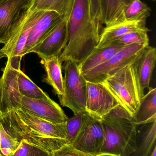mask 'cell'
<instances>
[{
	"label": "cell",
	"instance_id": "836d02e7",
	"mask_svg": "<svg viewBox=\"0 0 156 156\" xmlns=\"http://www.w3.org/2000/svg\"><path fill=\"white\" fill-rule=\"evenodd\" d=\"M2 112L0 111V120H1V118H2Z\"/></svg>",
	"mask_w": 156,
	"mask_h": 156
},
{
	"label": "cell",
	"instance_id": "f546056e",
	"mask_svg": "<svg viewBox=\"0 0 156 156\" xmlns=\"http://www.w3.org/2000/svg\"><path fill=\"white\" fill-rule=\"evenodd\" d=\"M20 144L17 150L11 156H29L32 146L24 140L20 141Z\"/></svg>",
	"mask_w": 156,
	"mask_h": 156
},
{
	"label": "cell",
	"instance_id": "5bb4252c",
	"mask_svg": "<svg viewBox=\"0 0 156 156\" xmlns=\"http://www.w3.org/2000/svg\"><path fill=\"white\" fill-rule=\"evenodd\" d=\"M68 42V19H64L32 51L42 59L59 57Z\"/></svg>",
	"mask_w": 156,
	"mask_h": 156
},
{
	"label": "cell",
	"instance_id": "8fae6325",
	"mask_svg": "<svg viewBox=\"0 0 156 156\" xmlns=\"http://www.w3.org/2000/svg\"><path fill=\"white\" fill-rule=\"evenodd\" d=\"M34 23L30 29L23 56L32 53L33 48L64 19L55 11L35 10Z\"/></svg>",
	"mask_w": 156,
	"mask_h": 156
},
{
	"label": "cell",
	"instance_id": "83f0119b",
	"mask_svg": "<svg viewBox=\"0 0 156 156\" xmlns=\"http://www.w3.org/2000/svg\"><path fill=\"white\" fill-rule=\"evenodd\" d=\"M51 156H93L81 152L70 144H66L53 152Z\"/></svg>",
	"mask_w": 156,
	"mask_h": 156
},
{
	"label": "cell",
	"instance_id": "e575fe53",
	"mask_svg": "<svg viewBox=\"0 0 156 156\" xmlns=\"http://www.w3.org/2000/svg\"><path fill=\"white\" fill-rule=\"evenodd\" d=\"M151 1H155V0H151Z\"/></svg>",
	"mask_w": 156,
	"mask_h": 156
},
{
	"label": "cell",
	"instance_id": "7c38bea8",
	"mask_svg": "<svg viewBox=\"0 0 156 156\" xmlns=\"http://www.w3.org/2000/svg\"><path fill=\"white\" fill-rule=\"evenodd\" d=\"M19 69L12 67L7 62L3 70L0 78V111L2 114L19 108L23 96L17 83Z\"/></svg>",
	"mask_w": 156,
	"mask_h": 156
},
{
	"label": "cell",
	"instance_id": "ba28073f",
	"mask_svg": "<svg viewBox=\"0 0 156 156\" xmlns=\"http://www.w3.org/2000/svg\"><path fill=\"white\" fill-rule=\"evenodd\" d=\"M104 140V132L101 119L89 113L83 114L80 129L71 145L85 154L97 156Z\"/></svg>",
	"mask_w": 156,
	"mask_h": 156
},
{
	"label": "cell",
	"instance_id": "484cf974",
	"mask_svg": "<svg viewBox=\"0 0 156 156\" xmlns=\"http://www.w3.org/2000/svg\"><path fill=\"white\" fill-rule=\"evenodd\" d=\"M0 135V151L4 155H12L19 147L20 142L6 131L1 122V120Z\"/></svg>",
	"mask_w": 156,
	"mask_h": 156
},
{
	"label": "cell",
	"instance_id": "4fadbf2b",
	"mask_svg": "<svg viewBox=\"0 0 156 156\" xmlns=\"http://www.w3.org/2000/svg\"><path fill=\"white\" fill-rule=\"evenodd\" d=\"M18 109L54 123H64L69 118L60 106L52 100L22 96Z\"/></svg>",
	"mask_w": 156,
	"mask_h": 156
},
{
	"label": "cell",
	"instance_id": "52a82bcc",
	"mask_svg": "<svg viewBox=\"0 0 156 156\" xmlns=\"http://www.w3.org/2000/svg\"><path fill=\"white\" fill-rule=\"evenodd\" d=\"M33 0H0V44H5L28 15Z\"/></svg>",
	"mask_w": 156,
	"mask_h": 156
},
{
	"label": "cell",
	"instance_id": "44dd1931",
	"mask_svg": "<svg viewBox=\"0 0 156 156\" xmlns=\"http://www.w3.org/2000/svg\"><path fill=\"white\" fill-rule=\"evenodd\" d=\"M75 0H33L30 10L55 11L68 19Z\"/></svg>",
	"mask_w": 156,
	"mask_h": 156
},
{
	"label": "cell",
	"instance_id": "7402d4cb",
	"mask_svg": "<svg viewBox=\"0 0 156 156\" xmlns=\"http://www.w3.org/2000/svg\"><path fill=\"white\" fill-rule=\"evenodd\" d=\"M137 138L136 151L130 156H150L156 148V121Z\"/></svg>",
	"mask_w": 156,
	"mask_h": 156
},
{
	"label": "cell",
	"instance_id": "3957f363",
	"mask_svg": "<svg viewBox=\"0 0 156 156\" xmlns=\"http://www.w3.org/2000/svg\"><path fill=\"white\" fill-rule=\"evenodd\" d=\"M104 140L97 156H130L136 149L137 126L120 105L101 119Z\"/></svg>",
	"mask_w": 156,
	"mask_h": 156
},
{
	"label": "cell",
	"instance_id": "6da1fadb",
	"mask_svg": "<svg viewBox=\"0 0 156 156\" xmlns=\"http://www.w3.org/2000/svg\"><path fill=\"white\" fill-rule=\"evenodd\" d=\"M1 122L7 132L20 142L51 154L66 144V122L56 124L20 109L3 113Z\"/></svg>",
	"mask_w": 156,
	"mask_h": 156
},
{
	"label": "cell",
	"instance_id": "cb8c5ba5",
	"mask_svg": "<svg viewBox=\"0 0 156 156\" xmlns=\"http://www.w3.org/2000/svg\"><path fill=\"white\" fill-rule=\"evenodd\" d=\"M151 9L141 0H132L125 8V21H146L151 14Z\"/></svg>",
	"mask_w": 156,
	"mask_h": 156
},
{
	"label": "cell",
	"instance_id": "ac0fdd59",
	"mask_svg": "<svg viewBox=\"0 0 156 156\" xmlns=\"http://www.w3.org/2000/svg\"><path fill=\"white\" fill-rule=\"evenodd\" d=\"M41 63L45 69L46 76L43 81L51 85L59 97L64 92V78L62 74V63L59 57L42 59Z\"/></svg>",
	"mask_w": 156,
	"mask_h": 156
},
{
	"label": "cell",
	"instance_id": "9c48e42d",
	"mask_svg": "<svg viewBox=\"0 0 156 156\" xmlns=\"http://www.w3.org/2000/svg\"><path fill=\"white\" fill-rule=\"evenodd\" d=\"M35 13V10H30L28 15L13 36L0 49V59L6 58L9 65L15 69H20L23 51L34 23Z\"/></svg>",
	"mask_w": 156,
	"mask_h": 156
},
{
	"label": "cell",
	"instance_id": "5b68a950",
	"mask_svg": "<svg viewBox=\"0 0 156 156\" xmlns=\"http://www.w3.org/2000/svg\"><path fill=\"white\" fill-rule=\"evenodd\" d=\"M64 92L59 97L62 106L69 108L74 114L86 112L87 81L79 69L78 64L72 60L64 62Z\"/></svg>",
	"mask_w": 156,
	"mask_h": 156
},
{
	"label": "cell",
	"instance_id": "2e32d148",
	"mask_svg": "<svg viewBox=\"0 0 156 156\" xmlns=\"http://www.w3.org/2000/svg\"><path fill=\"white\" fill-rule=\"evenodd\" d=\"M136 126L148 124L156 121V89L149 87V91L141 99L132 116Z\"/></svg>",
	"mask_w": 156,
	"mask_h": 156
},
{
	"label": "cell",
	"instance_id": "4316f807",
	"mask_svg": "<svg viewBox=\"0 0 156 156\" xmlns=\"http://www.w3.org/2000/svg\"><path fill=\"white\" fill-rule=\"evenodd\" d=\"M83 114H74L66 122L67 137L68 144H71L78 135L83 121Z\"/></svg>",
	"mask_w": 156,
	"mask_h": 156
},
{
	"label": "cell",
	"instance_id": "9a60e30c",
	"mask_svg": "<svg viewBox=\"0 0 156 156\" xmlns=\"http://www.w3.org/2000/svg\"><path fill=\"white\" fill-rule=\"evenodd\" d=\"M146 21H124L110 26L105 27L101 33L100 42L97 48L109 46L123 36L136 31L149 32L146 27Z\"/></svg>",
	"mask_w": 156,
	"mask_h": 156
},
{
	"label": "cell",
	"instance_id": "8992f818",
	"mask_svg": "<svg viewBox=\"0 0 156 156\" xmlns=\"http://www.w3.org/2000/svg\"><path fill=\"white\" fill-rule=\"evenodd\" d=\"M145 47L139 44L125 46L105 63L82 74L87 82L102 83L130 64L137 61Z\"/></svg>",
	"mask_w": 156,
	"mask_h": 156
},
{
	"label": "cell",
	"instance_id": "d590c367",
	"mask_svg": "<svg viewBox=\"0 0 156 156\" xmlns=\"http://www.w3.org/2000/svg\"><path fill=\"white\" fill-rule=\"evenodd\" d=\"M0 139H1V135H0Z\"/></svg>",
	"mask_w": 156,
	"mask_h": 156
},
{
	"label": "cell",
	"instance_id": "603a6c76",
	"mask_svg": "<svg viewBox=\"0 0 156 156\" xmlns=\"http://www.w3.org/2000/svg\"><path fill=\"white\" fill-rule=\"evenodd\" d=\"M17 83L18 89L22 96L46 101L52 100L45 92L43 91L30 78L21 71V69L18 70Z\"/></svg>",
	"mask_w": 156,
	"mask_h": 156
},
{
	"label": "cell",
	"instance_id": "d6986e66",
	"mask_svg": "<svg viewBox=\"0 0 156 156\" xmlns=\"http://www.w3.org/2000/svg\"><path fill=\"white\" fill-rule=\"evenodd\" d=\"M132 0H100L101 23L110 26L124 22V11Z\"/></svg>",
	"mask_w": 156,
	"mask_h": 156
},
{
	"label": "cell",
	"instance_id": "d6a6232c",
	"mask_svg": "<svg viewBox=\"0 0 156 156\" xmlns=\"http://www.w3.org/2000/svg\"><path fill=\"white\" fill-rule=\"evenodd\" d=\"M0 156H5L3 154H2V152L0 151Z\"/></svg>",
	"mask_w": 156,
	"mask_h": 156
},
{
	"label": "cell",
	"instance_id": "ffe728a7",
	"mask_svg": "<svg viewBox=\"0 0 156 156\" xmlns=\"http://www.w3.org/2000/svg\"><path fill=\"white\" fill-rule=\"evenodd\" d=\"M124 47L112 44L102 48H96L85 60L78 65L80 71L82 74L103 64Z\"/></svg>",
	"mask_w": 156,
	"mask_h": 156
},
{
	"label": "cell",
	"instance_id": "1f68e13d",
	"mask_svg": "<svg viewBox=\"0 0 156 156\" xmlns=\"http://www.w3.org/2000/svg\"><path fill=\"white\" fill-rule=\"evenodd\" d=\"M150 156H156V148L154 150L153 153L151 154Z\"/></svg>",
	"mask_w": 156,
	"mask_h": 156
},
{
	"label": "cell",
	"instance_id": "7a4b0ae2",
	"mask_svg": "<svg viewBox=\"0 0 156 156\" xmlns=\"http://www.w3.org/2000/svg\"><path fill=\"white\" fill-rule=\"evenodd\" d=\"M102 24L92 17L89 0H75L68 19V42L59 57L61 63L72 60L78 65L97 48Z\"/></svg>",
	"mask_w": 156,
	"mask_h": 156
},
{
	"label": "cell",
	"instance_id": "d4e9b609",
	"mask_svg": "<svg viewBox=\"0 0 156 156\" xmlns=\"http://www.w3.org/2000/svg\"><path fill=\"white\" fill-rule=\"evenodd\" d=\"M147 32L145 31L130 32L123 36L112 44H118L124 46L132 44H139L146 47L149 44Z\"/></svg>",
	"mask_w": 156,
	"mask_h": 156
},
{
	"label": "cell",
	"instance_id": "277c9868",
	"mask_svg": "<svg viewBox=\"0 0 156 156\" xmlns=\"http://www.w3.org/2000/svg\"><path fill=\"white\" fill-rule=\"evenodd\" d=\"M102 83L115 97L119 105L133 116L144 95L137 75L136 61L127 65Z\"/></svg>",
	"mask_w": 156,
	"mask_h": 156
},
{
	"label": "cell",
	"instance_id": "4dcf8cb0",
	"mask_svg": "<svg viewBox=\"0 0 156 156\" xmlns=\"http://www.w3.org/2000/svg\"><path fill=\"white\" fill-rule=\"evenodd\" d=\"M29 156H51V154L32 147Z\"/></svg>",
	"mask_w": 156,
	"mask_h": 156
},
{
	"label": "cell",
	"instance_id": "f1b7e54d",
	"mask_svg": "<svg viewBox=\"0 0 156 156\" xmlns=\"http://www.w3.org/2000/svg\"><path fill=\"white\" fill-rule=\"evenodd\" d=\"M92 17L101 23V8L100 0H89ZM102 24V23H101Z\"/></svg>",
	"mask_w": 156,
	"mask_h": 156
},
{
	"label": "cell",
	"instance_id": "30bf717a",
	"mask_svg": "<svg viewBox=\"0 0 156 156\" xmlns=\"http://www.w3.org/2000/svg\"><path fill=\"white\" fill-rule=\"evenodd\" d=\"M119 105L115 97L102 83L87 82V112L101 119Z\"/></svg>",
	"mask_w": 156,
	"mask_h": 156
},
{
	"label": "cell",
	"instance_id": "e0dca14e",
	"mask_svg": "<svg viewBox=\"0 0 156 156\" xmlns=\"http://www.w3.org/2000/svg\"><path fill=\"white\" fill-rule=\"evenodd\" d=\"M156 61V48L149 45L145 47L141 56L136 61L137 75L141 87L143 90L149 87Z\"/></svg>",
	"mask_w": 156,
	"mask_h": 156
}]
</instances>
